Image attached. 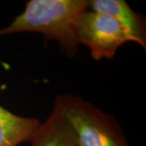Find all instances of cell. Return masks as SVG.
Instances as JSON below:
<instances>
[{
	"label": "cell",
	"mask_w": 146,
	"mask_h": 146,
	"mask_svg": "<svg viewBox=\"0 0 146 146\" xmlns=\"http://www.w3.org/2000/svg\"><path fill=\"white\" fill-rule=\"evenodd\" d=\"M29 142L32 146H77L68 123L54 109L43 123L36 127Z\"/></svg>",
	"instance_id": "obj_5"
},
{
	"label": "cell",
	"mask_w": 146,
	"mask_h": 146,
	"mask_svg": "<svg viewBox=\"0 0 146 146\" xmlns=\"http://www.w3.org/2000/svg\"><path fill=\"white\" fill-rule=\"evenodd\" d=\"M88 0H29L23 12L0 29V36L16 33H39L59 44L64 53L74 55L79 46L77 26L89 10Z\"/></svg>",
	"instance_id": "obj_1"
},
{
	"label": "cell",
	"mask_w": 146,
	"mask_h": 146,
	"mask_svg": "<svg viewBox=\"0 0 146 146\" xmlns=\"http://www.w3.org/2000/svg\"><path fill=\"white\" fill-rule=\"evenodd\" d=\"M77 36L79 44L88 47L95 60L110 59L122 45L135 42L130 33L115 18L90 10L84 12L79 20Z\"/></svg>",
	"instance_id": "obj_3"
},
{
	"label": "cell",
	"mask_w": 146,
	"mask_h": 146,
	"mask_svg": "<svg viewBox=\"0 0 146 146\" xmlns=\"http://www.w3.org/2000/svg\"><path fill=\"white\" fill-rule=\"evenodd\" d=\"M53 109L68 123L77 146H131L111 115L80 97L58 95Z\"/></svg>",
	"instance_id": "obj_2"
},
{
	"label": "cell",
	"mask_w": 146,
	"mask_h": 146,
	"mask_svg": "<svg viewBox=\"0 0 146 146\" xmlns=\"http://www.w3.org/2000/svg\"><path fill=\"white\" fill-rule=\"evenodd\" d=\"M89 10L112 16L127 29L135 42L146 49L145 18L131 8L124 0H91Z\"/></svg>",
	"instance_id": "obj_4"
},
{
	"label": "cell",
	"mask_w": 146,
	"mask_h": 146,
	"mask_svg": "<svg viewBox=\"0 0 146 146\" xmlns=\"http://www.w3.org/2000/svg\"><path fill=\"white\" fill-rule=\"evenodd\" d=\"M39 124L35 118L22 117L0 106V146H18L29 141Z\"/></svg>",
	"instance_id": "obj_6"
}]
</instances>
